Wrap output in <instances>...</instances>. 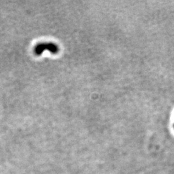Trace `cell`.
I'll return each mask as SVG.
<instances>
[{"mask_svg":"<svg viewBox=\"0 0 174 174\" xmlns=\"http://www.w3.org/2000/svg\"><path fill=\"white\" fill-rule=\"evenodd\" d=\"M45 50H48L53 54H56L59 52V47L53 43H42L36 46L34 53L37 56H40Z\"/></svg>","mask_w":174,"mask_h":174,"instance_id":"cell-1","label":"cell"}]
</instances>
